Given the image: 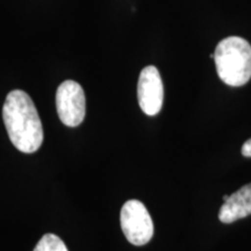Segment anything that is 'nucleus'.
Masks as SVG:
<instances>
[{
    "label": "nucleus",
    "mask_w": 251,
    "mask_h": 251,
    "mask_svg": "<svg viewBox=\"0 0 251 251\" xmlns=\"http://www.w3.org/2000/svg\"><path fill=\"white\" fill-rule=\"evenodd\" d=\"M220 79L229 86L246 85L251 78V46L238 36L226 37L214 52Z\"/></svg>",
    "instance_id": "obj_2"
},
{
    "label": "nucleus",
    "mask_w": 251,
    "mask_h": 251,
    "mask_svg": "<svg viewBox=\"0 0 251 251\" xmlns=\"http://www.w3.org/2000/svg\"><path fill=\"white\" fill-rule=\"evenodd\" d=\"M56 108L61 121L68 127H77L86 113L85 93L77 81L65 80L56 92Z\"/></svg>",
    "instance_id": "obj_4"
},
{
    "label": "nucleus",
    "mask_w": 251,
    "mask_h": 251,
    "mask_svg": "<svg viewBox=\"0 0 251 251\" xmlns=\"http://www.w3.org/2000/svg\"><path fill=\"white\" fill-rule=\"evenodd\" d=\"M120 224L126 238L134 246H144L152 238V219L139 200H128L122 206Z\"/></svg>",
    "instance_id": "obj_3"
},
{
    "label": "nucleus",
    "mask_w": 251,
    "mask_h": 251,
    "mask_svg": "<svg viewBox=\"0 0 251 251\" xmlns=\"http://www.w3.org/2000/svg\"><path fill=\"white\" fill-rule=\"evenodd\" d=\"M34 251H69L65 243L59 238L57 235L54 234H46L36 247L34 248Z\"/></svg>",
    "instance_id": "obj_7"
},
{
    "label": "nucleus",
    "mask_w": 251,
    "mask_h": 251,
    "mask_svg": "<svg viewBox=\"0 0 251 251\" xmlns=\"http://www.w3.org/2000/svg\"><path fill=\"white\" fill-rule=\"evenodd\" d=\"M242 155L244 157H251V139L244 142L242 147Z\"/></svg>",
    "instance_id": "obj_8"
},
{
    "label": "nucleus",
    "mask_w": 251,
    "mask_h": 251,
    "mask_svg": "<svg viewBox=\"0 0 251 251\" xmlns=\"http://www.w3.org/2000/svg\"><path fill=\"white\" fill-rule=\"evenodd\" d=\"M2 118L9 140L19 151L33 153L43 143V127L33 100L25 91L8 93Z\"/></svg>",
    "instance_id": "obj_1"
},
{
    "label": "nucleus",
    "mask_w": 251,
    "mask_h": 251,
    "mask_svg": "<svg viewBox=\"0 0 251 251\" xmlns=\"http://www.w3.org/2000/svg\"><path fill=\"white\" fill-rule=\"evenodd\" d=\"M251 214V183L229 196L219 212L220 221L231 224Z\"/></svg>",
    "instance_id": "obj_6"
},
{
    "label": "nucleus",
    "mask_w": 251,
    "mask_h": 251,
    "mask_svg": "<svg viewBox=\"0 0 251 251\" xmlns=\"http://www.w3.org/2000/svg\"><path fill=\"white\" fill-rule=\"evenodd\" d=\"M228 198H229V196H225V197H224V201H227Z\"/></svg>",
    "instance_id": "obj_9"
},
{
    "label": "nucleus",
    "mask_w": 251,
    "mask_h": 251,
    "mask_svg": "<svg viewBox=\"0 0 251 251\" xmlns=\"http://www.w3.org/2000/svg\"><path fill=\"white\" fill-rule=\"evenodd\" d=\"M140 107L147 115L153 117L162 109L164 87L158 69L152 65L144 68L140 74L137 85Z\"/></svg>",
    "instance_id": "obj_5"
}]
</instances>
